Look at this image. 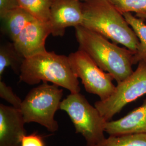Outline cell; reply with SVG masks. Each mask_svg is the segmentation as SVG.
Instances as JSON below:
<instances>
[{
	"instance_id": "cell-7",
	"label": "cell",
	"mask_w": 146,
	"mask_h": 146,
	"mask_svg": "<svg viewBox=\"0 0 146 146\" xmlns=\"http://www.w3.org/2000/svg\"><path fill=\"white\" fill-rule=\"evenodd\" d=\"M68 58L74 73L81 80L88 93L98 95L101 101L114 93L116 86L113 83V77L100 68L86 52L78 49Z\"/></svg>"
},
{
	"instance_id": "cell-22",
	"label": "cell",
	"mask_w": 146,
	"mask_h": 146,
	"mask_svg": "<svg viewBox=\"0 0 146 146\" xmlns=\"http://www.w3.org/2000/svg\"><path fill=\"white\" fill-rule=\"evenodd\" d=\"M80 1H84V0H80Z\"/></svg>"
},
{
	"instance_id": "cell-18",
	"label": "cell",
	"mask_w": 146,
	"mask_h": 146,
	"mask_svg": "<svg viewBox=\"0 0 146 146\" xmlns=\"http://www.w3.org/2000/svg\"><path fill=\"white\" fill-rule=\"evenodd\" d=\"M0 97L11 104V106L20 110L22 101L14 93L11 87L2 80L0 81Z\"/></svg>"
},
{
	"instance_id": "cell-15",
	"label": "cell",
	"mask_w": 146,
	"mask_h": 146,
	"mask_svg": "<svg viewBox=\"0 0 146 146\" xmlns=\"http://www.w3.org/2000/svg\"><path fill=\"white\" fill-rule=\"evenodd\" d=\"M54 0H18L19 6L28 11L37 20L47 22Z\"/></svg>"
},
{
	"instance_id": "cell-5",
	"label": "cell",
	"mask_w": 146,
	"mask_h": 146,
	"mask_svg": "<svg viewBox=\"0 0 146 146\" xmlns=\"http://www.w3.org/2000/svg\"><path fill=\"white\" fill-rule=\"evenodd\" d=\"M60 110L67 113L76 133L84 138L86 146L96 145L106 138L104 132L107 121L83 95L70 93L61 102Z\"/></svg>"
},
{
	"instance_id": "cell-19",
	"label": "cell",
	"mask_w": 146,
	"mask_h": 146,
	"mask_svg": "<svg viewBox=\"0 0 146 146\" xmlns=\"http://www.w3.org/2000/svg\"><path fill=\"white\" fill-rule=\"evenodd\" d=\"M21 146H46L43 137L37 133H33L23 136Z\"/></svg>"
},
{
	"instance_id": "cell-17",
	"label": "cell",
	"mask_w": 146,
	"mask_h": 146,
	"mask_svg": "<svg viewBox=\"0 0 146 146\" xmlns=\"http://www.w3.org/2000/svg\"><path fill=\"white\" fill-rule=\"evenodd\" d=\"M117 10L123 14L125 13H135L141 19H145L143 9L146 8V0H109Z\"/></svg>"
},
{
	"instance_id": "cell-1",
	"label": "cell",
	"mask_w": 146,
	"mask_h": 146,
	"mask_svg": "<svg viewBox=\"0 0 146 146\" xmlns=\"http://www.w3.org/2000/svg\"><path fill=\"white\" fill-rule=\"evenodd\" d=\"M75 32L79 49L86 52L100 68L110 73L117 84L133 73L135 52L119 47L102 35L81 25L75 27Z\"/></svg>"
},
{
	"instance_id": "cell-6",
	"label": "cell",
	"mask_w": 146,
	"mask_h": 146,
	"mask_svg": "<svg viewBox=\"0 0 146 146\" xmlns=\"http://www.w3.org/2000/svg\"><path fill=\"white\" fill-rule=\"evenodd\" d=\"M146 94V63L140 62L135 70L118 83L109 98L100 100L94 106L106 121H110L126 105Z\"/></svg>"
},
{
	"instance_id": "cell-20",
	"label": "cell",
	"mask_w": 146,
	"mask_h": 146,
	"mask_svg": "<svg viewBox=\"0 0 146 146\" xmlns=\"http://www.w3.org/2000/svg\"><path fill=\"white\" fill-rule=\"evenodd\" d=\"M19 7L18 0H0V16Z\"/></svg>"
},
{
	"instance_id": "cell-13",
	"label": "cell",
	"mask_w": 146,
	"mask_h": 146,
	"mask_svg": "<svg viewBox=\"0 0 146 146\" xmlns=\"http://www.w3.org/2000/svg\"><path fill=\"white\" fill-rule=\"evenodd\" d=\"M122 15L139 40V45L133 56V65L146 63V25L142 19L133 15L131 13H125Z\"/></svg>"
},
{
	"instance_id": "cell-11",
	"label": "cell",
	"mask_w": 146,
	"mask_h": 146,
	"mask_svg": "<svg viewBox=\"0 0 146 146\" xmlns=\"http://www.w3.org/2000/svg\"><path fill=\"white\" fill-rule=\"evenodd\" d=\"M105 132L110 135L146 134V99L141 106L121 119L107 121Z\"/></svg>"
},
{
	"instance_id": "cell-9",
	"label": "cell",
	"mask_w": 146,
	"mask_h": 146,
	"mask_svg": "<svg viewBox=\"0 0 146 146\" xmlns=\"http://www.w3.org/2000/svg\"><path fill=\"white\" fill-rule=\"evenodd\" d=\"M49 34L48 22L36 19L22 30L13 43L16 51L25 59L47 52L45 43Z\"/></svg>"
},
{
	"instance_id": "cell-10",
	"label": "cell",
	"mask_w": 146,
	"mask_h": 146,
	"mask_svg": "<svg viewBox=\"0 0 146 146\" xmlns=\"http://www.w3.org/2000/svg\"><path fill=\"white\" fill-rule=\"evenodd\" d=\"M25 124L21 110L0 104V146H21Z\"/></svg>"
},
{
	"instance_id": "cell-2",
	"label": "cell",
	"mask_w": 146,
	"mask_h": 146,
	"mask_svg": "<svg viewBox=\"0 0 146 146\" xmlns=\"http://www.w3.org/2000/svg\"><path fill=\"white\" fill-rule=\"evenodd\" d=\"M82 1L84 20L81 26L135 52L139 45L138 37L123 15L109 0Z\"/></svg>"
},
{
	"instance_id": "cell-3",
	"label": "cell",
	"mask_w": 146,
	"mask_h": 146,
	"mask_svg": "<svg viewBox=\"0 0 146 146\" xmlns=\"http://www.w3.org/2000/svg\"><path fill=\"white\" fill-rule=\"evenodd\" d=\"M20 81L29 85L50 82L68 89L70 93L81 90L68 56L54 52L47 51L24 59L20 69Z\"/></svg>"
},
{
	"instance_id": "cell-14",
	"label": "cell",
	"mask_w": 146,
	"mask_h": 146,
	"mask_svg": "<svg viewBox=\"0 0 146 146\" xmlns=\"http://www.w3.org/2000/svg\"><path fill=\"white\" fill-rule=\"evenodd\" d=\"M25 58L16 50L13 43H7L0 48V78L5 69L11 67L16 73H18Z\"/></svg>"
},
{
	"instance_id": "cell-12",
	"label": "cell",
	"mask_w": 146,
	"mask_h": 146,
	"mask_svg": "<svg viewBox=\"0 0 146 146\" xmlns=\"http://www.w3.org/2000/svg\"><path fill=\"white\" fill-rule=\"evenodd\" d=\"M1 19L3 21V31L13 42L28 25L36 19L20 7L8 11Z\"/></svg>"
},
{
	"instance_id": "cell-4",
	"label": "cell",
	"mask_w": 146,
	"mask_h": 146,
	"mask_svg": "<svg viewBox=\"0 0 146 146\" xmlns=\"http://www.w3.org/2000/svg\"><path fill=\"white\" fill-rule=\"evenodd\" d=\"M58 87L43 82L28 93L20 108L26 123H37L52 133L58 131L59 126L55 115L60 109L63 95V89Z\"/></svg>"
},
{
	"instance_id": "cell-21",
	"label": "cell",
	"mask_w": 146,
	"mask_h": 146,
	"mask_svg": "<svg viewBox=\"0 0 146 146\" xmlns=\"http://www.w3.org/2000/svg\"><path fill=\"white\" fill-rule=\"evenodd\" d=\"M143 13H144V15H145V19L146 20V8L143 9Z\"/></svg>"
},
{
	"instance_id": "cell-8",
	"label": "cell",
	"mask_w": 146,
	"mask_h": 146,
	"mask_svg": "<svg viewBox=\"0 0 146 146\" xmlns=\"http://www.w3.org/2000/svg\"><path fill=\"white\" fill-rule=\"evenodd\" d=\"M82 2L80 0H54L48 22L53 36H63L66 28L82 25Z\"/></svg>"
},
{
	"instance_id": "cell-16",
	"label": "cell",
	"mask_w": 146,
	"mask_h": 146,
	"mask_svg": "<svg viewBox=\"0 0 146 146\" xmlns=\"http://www.w3.org/2000/svg\"><path fill=\"white\" fill-rule=\"evenodd\" d=\"M93 146H146V134L110 135Z\"/></svg>"
}]
</instances>
